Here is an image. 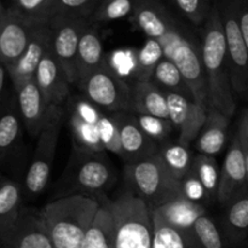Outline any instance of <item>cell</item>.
<instances>
[{"mask_svg":"<svg viewBox=\"0 0 248 248\" xmlns=\"http://www.w3.org/2000/svg\"><path fill=\"white\" fill-rule=\"evenodd\" d=\"M193 26L202 27L212 11L215 0H170Z\"/></svg>","mask_w":248,"mask_h":248,"instance_id":"cell-37","label":"cell"},{"mask_svg":"<svg viewBox=\"0 0 248 248\" xmlns=\"http://www.w3.org/2000/svg\"><path fill=\"white\" fill-rule=\"evenodd\" d=\"M133 115L143 132L153 140H155L157 144L171 140L174 127L170 119H162L157 116L145 115V114L133 113Z\"/></svg>","mask_w":248,"mask_h":248,"instance_id":"cell-36","label":"cell"},{"mask_svg":"<svg viewBox=\"0 0 248 248\" xmlns=\"http://www.w3.org/2000/svg\"><path fill=\"white\" fill-rule=\"evenodd\" d=\"M230 118L218 109L208 106L207 118L199 132L195 142V149L199 154L213 156L222 153L228 140Z\"/></svg>","mask_w":248,"mask_h":248,"instance_id":"cell-21","label":"cell"},{"mask_svg":"<svg viewBox=\"0 0 248 248\" xmlns=\"http://www.w3.org/2000/svg\"><path fill=\"white\" fill-rule=\"evenodd\" d=\"M130 111L135 114L169 119L166 93L152 81H135L130 84Z\"/></svg>","mask_w":248,"mask_h":248,"instance_id":"cell-22","label":"cell"},{"mask_svg":"<svg viewBox=\"0 0 248 248\" xmlns=\"http://www.w3.org/2000/svg\"><path fill=\"white\" fill-rule=\"evenodd\" d=\"M169 1H170V0H169Z\"/></svg>","mask_w":248,"mask_h":248,"instance_id":"cell-46","label":"cell"},{"mask_svg":"<svg viewBox=\"0 0 248 248\" xmlns=\"http://www.w3.org/2000/svg\"><path fill=\"white\" fill-rule=\"evenodd\" d=\"M12 87L16 93L17 106L24 128L31 137H38L47 121L52 106L47 103L34 79Z\"/></svg>","mask_w":248,"mask_h":248,"instance_id":"cell-18","label":"cell"},{"mask_svg":"<svg viewBox=\"0 0 248 248\" xmlns=\"http://www.w3.org/2000/svg\"><path fill=\"white\" fill-rule=\"evenodd\" d=\"M65 119L64 107H51L47 121L38 136V143L22 184L27 198H35L43 194L50 182L58 138Z\"/></svg>","mask_w":248,"mask_h":248,"instance_id":"cell-7","label":"cell"},{"mask_svg":"<svg viewBox=\"0 0 248 248\" xmlns=\"http://www.w3.org/2000/svg\"><path fill=\"white\" fill-rule=\"evenodd\" d=\"M0 248H55L39 216V211L23 208L16 224L0 236Z\"/></svg>","mask_w":248,"mask_h":248,"instance_id":"cell-17","label":"cell"},{"mask_svg":"<svg viewBox=\"0 0 248 248\" xmlns=\"http://www.w3.org/2000/svg\"><path fill=\"white\" fill-rule=\"evenodd\" d=\"M34 80L50 106L64 107L70 97L73 85L51 50L44 56Z\"/></svg>","mask_w":248,"mask_h":248,"instance_id":"cell-19","label":"cell"},{"mask_svg":"<svg viewBox=\"0 0 248 248\" xmlns=\"http://www.w3.org/2000/svg\"><path fill=\"white\" fill-rule=\"evenodd\" d=\"M193 232L205 248H230L232 246L227 241L222 230L208 215L199 218L194 225Z\"/></svg>","mask_w":248,"mask_h":248,"instance_id":"cell-35","label":"cell"},{"mask_svg":"<svg viewBox=\"0 0 248 248\" xmlns=\"http://www.w3.org/2000/svg\"><path fill=\"white\" fill-rule=\"evenodd\" d=\"M124 177L126 190L142 199L152 211L181 195V181L169 173L157 155L125 164Z\"/></svg>","mask_w":248,"mask_h":248,"instance_id":"cell-6","label":"cell"},{"mask_svg":"<svg viewBox=\"0 0 248 248\" xmlns=\"http://www.w3.org/2000/svg\"><path fill=\"white\" fill-rule=\"evenodd\" d=\"M138 0H101L90 16V22L97 26L103 23L130 18Z\"/></svg>","mask_w":248,"mask_h":248,"instance_id":"cell-34","label":"cell"},{"mask_svg":"<svg viewBox=\"0 0 248 248\" xmlns=\"http://www.w3.org/2000/svg\"><path fill=\"white\" fill-rule=\"evenodd\" d=\"M116 179V170L106 152L73 149L56 186L55 196L58 199L69 195H104L115 186Z\"/></svg>","mask_w":248,"mask_h":248,"instance_id":"cell-4","label":"cell"},{"mask_svg":"<svg viewBox=\"0 0 248 248\" xmlns=\"http://www.w3.org/2000/svg\"><path fill=\"white\" fill-rule=\"evenodd\" d=\"M90 19L56 15L50 21L51 51L64 69L73 86L77 84V53L82 31Z\"/></svg>","mask_w":248,"mask_h":248,"instance_id":"cell-11","label":"cell"},{"mask_svg":"<svg viewBox=\"0 0 248 248\" xmlns=\"http://www.w3.org/2000/svg\"><path fill=\"white\" fill-rule=\"evenodd\" d=\"M7 79H10V78L9 74H7L6 68L0 63V107L4 103L7 94L10 93V91L7 90Z\"/></svg>","mask_w":248,"mask_h":248,"instance_id":"cell-43","label":"cell"},{"mask_svg":"<svg viewBox=\"0 0 248 248\" xmlns=\"http://www.w3.org/2000/svg\"><path fill=\"white\" fill-rule=\"evenodd\" d=\"M99 26L90 23L82 31L77 53V84L106 63Z\"/></svg>","mask_w":248,"mask_h":248,"instance_id":"cell-23","label":"cell"},{"mask_svg":"<svg viewBox=\"0 0 248 248\" xmlns=\"http://www.w3.org/2000/svg\"><path fill=\"white\" fill-rule=\"evenodd\" d=\"M164 51L156 40L147 39L135 57L133 78L135 81H149L155 68L164 58Z\"/></svg>","mask_w":248,"mask_h":248,"instance_id":"cell-32","label":"cell"},{"mask_svg":"<svg viewBox=\"0 0 248 248\" xmlns=\"http://www.w3.org/2000/svg\"><path fill=\"white\" fill-rule=\"evenodd\" d=\"M147 39L161 45L165 58L173 62L183 74L198 103L208 107L207 82L201 57L200 36L177 18L166 5L150 10L140 24Z\"/></svg>","mask_w":248,"mask_h":248,"instance_id":"cell-1","label":"cell"},{"mask_svg":"<svg viewBox=\"0 0 248 248\" xmlns=\"http://www.w3.org/2000/svg\"><path fill=\"white\" fill-rule=\"evenodd\" d=\"M236 136L241 144L242 152H244L245 161H246L247 174H248V108L244 109L240 115L239 125H237Z\"/></svg>","mask_w":248,"mask_h":248,"instance_id":"cell-41","label":"cell"},{"mask_svg":"<svg viewBox=\"0 0 248 248\" xmlns=\"http://www.w3.org/2000/svg\"><path fill=\"white\" fill-rule=\"evenodd\" d=\"M65 107L68 125L72 132L73 149L84 152H106L99 137V120L104 110L84 94L70 96Z\"/></svg>","mask_w":248,"mask_h":248,"instance_id":"cell-10","label":"cell"},{"mask_svg":"<svg viewBox=\"0 0 248 248\" xmlns=\"http://www.w3.org/2000/svg\"><path fill=\"white\" fill-rule=\"evenodd\" d=\"M23 127L16 93L12 90L0 107V162L9 159L18 149Z\"/></svg>","mask_w":248,"mask_h":248,"instance_id":"cell-20","label":"cell"},{"mask_svg":"<svg viewBox=\"0 0 248 248\" xmlns=\"http://www.w3.org/2000/svg\"><path fill=\"white\" fill-rule=\"evenodd\" d=\"M1 176H2V174H1V173H0V178H1Z\"/></svg>","mask_w":248,"mask_h":248,"instance_id":"cell-45","label":"cell"},{"mask_svg":"<svg viewBox=\"0 0 248 248\" xmlns=\"http://www.w3.org/2000/svg\"><path fill=\"white\" fill-rule=\"evenodd\" d=\"M220 230L230 245H239L248 236V191L225 206Z\"/></svg>","mask_w":248,"mask_h":248,"instance_id":"cell-26","label":"cell"},{"mask_svg":"<svg viewBox=\"0 0 248 248\" xmlns=\"http://www.w3.org/2000/svg\"><path fill=\"white\" fill-rule=\"evenodd\" d=\"M101 206L97 196L69 195L46 203L39 216L55 248H81Z\"/></svg>","mask_w":248,"mask_h":248,"instance_id":"cell-3","label":"cell"},{"mask_svg":"<svg viewBox=\"0 0 248 248\" xmlns=\"http://www.w3.org/2000/svg\"><path fill=\"white\" fill-rule=\"evenodd\" d=\"M242 36L248 50V0H234Z\"/></svg>","mask_w":248,"mask_h":248,"instance_id":"cell-42","label":"cell"},{"mask_svg":"<svg viewBox=\"0 0 248 248\" xmlns=\"http://www.w3.org/2000/svg\"><path fill=\"white\" fill-rule=\"evenodd\" d=\"M101 0H57L56 15L82 17L90 19L93 10Z\"/></svg>","mask_w":248,"mask_h":248,"instance_id":"cell-39","label":"cell"},{"mask_svg":"<svg viewBox=\"0 0 248 248\" xmlns=\"http://www.w3.org/2000/svg\"><path fill=\"white\" fill-rule=\"evenodd\" d=\"M51 50L50 23L35 24L29 43L18 60L6 68L12 86L34 79L44 56Z\"/></svg>","mask_w":248,"mask_h":248,"instance_id":"cell-15","label":"cell"},{"mask_svg":"<svg viewBox=\"0 0 248 248\" xmlns=\"http://www.w3.org/2000/svg\"><path fill=\"white\" fill-rule=\"evenodd\" d=\"M34 27L10 7L0 14V63L5 68L14 64L26 50Z\"/></svg>","mask_w":248,"mask_h":248,"instance_id":"cell-14","label":"cell"},{"mask_svg":"<svg viewBox=\"0 0 248 248\" xmlns=\"http://www.w3.org/2000/svg\"><path fill=\"white\" fill-rule=\"evenodd\" d=\"M181 195L194 202L202 203V205L208 203L205 188L199 181L196 174L194 173V171H191L188 176L184 177L181 181Z\"/></svg>","mask_w":248,"mask_h":248,"instance_id":"cell-40","label":"cell"},{"mask_svg":"<svg viewBox=\"0 0 248 248\" xmlns=\"http://www.w3.org/2000/svg\"><path fill=\"white\" fill-rule=\"evenodd\" d=\"M109 206L115 222L114 248H153V212L142 199L125 190L114 200L109 199Z\"/></svg>","mask_w":248,"mask_h":248,"instance_id":"cell-5","label":"cell"},{"mask_svg":"<svg viewBox=\"0 0 248 248\" xmlns=\"http://www.w3.org/2000/svg\"><path fill=\"white\" fill-rule=\"evenodd\" d=\"M169 106V119L178 131V142L189 145L195 142L207 118V106L173 93L165 92Z\"/></svg>","mask_w":248,"mask_h":248,"instance_id":"cell-12","label":"cell"},{"mask_svg":"<svg viewBox=\"0 0 248 248\" xmlns=\"http://www.w3.org/2000/svg\"><path fill=\"white\" fill-rule=\"evenodd\" d=\"M224 29L232 84L235 94L248 97V50L234 0H216Z\"/></svg>","mask_w":248,"mask_h":248,"instance_id":"cell-9","label":"cell"},{"mask_svg":"<svg viewBox=\"0 0 248 248\" xmlns=\"http://www.w3.org/2000/svg\"><path fill=\"white\" fill-rule=\"evenodd\" d=\"M200 43L208 106L232 118L236 110V94L232 89L224 29L216 0L210 16L200 27Z\"/></svg>","mask_w":248,"mask_h":248,"instance_id":"cell-2","label":"cell"},{"mask_svg":"<svg viewBox=\"0 0 248 248\" xmlns=\"http://www.w3.org/2000/svg\"><path fill=\"white\" fill-rule=\"evenodd\" d=\"M6 10V6H4V4H2V1L0 0V14H2V12Z\"/></svg>","mask_w":248,"mask_h":248,"instance_id":"cell-44","label":"cell"},{"mask_svg":"<svg viewBox=\"0 0 248 248\" xmlns=\"http://www.w3.org/2000/svg\"><path fill=\"white\" fill-rule=\"evenodd\" d=\"M99 137L104 150L121 156L120 136H119L118 126L114 120L111 113L104 111L99 120Z\"/></svg>","mask_w":248,"mask_h":248,"instance_id":"cell-38","label":"cell"},{"mask_svg":"<svg viewBox=\"0 0 248 248\" xmlns=\"http://www.w3.org/2000/svg\"><path fill=\"white\" fill-rule=\"evenodd\" d=\"M97 198L101 206L86 232L81 248H114L115 222L109 206V199L104 195H98Z\"/></svg>","mask_w":248,"mask_h":248,"instance_id":"cell-25","label":"cell"},{"mask_svg":"<svg viewBox=\"0 0 248 248\" xmlns=\"http://www.w3.org/2000/svg\"><path fill=\"white\" fill-rule=\"evenodd\" d=\"M193 171L205 188L208 203H213L215 201H217L220 182V169L218 166L217 160L213 156L198 153L195 154V159H194Z\"/></svg>","mask_w":248,"mask_h":248,"instance_id":"cell-31","label":"cell"},{"mask_svg":"<svg viewBox=\"0 0 248 248\" xmlns=\"http://www.w3.org/2000/svg\"><path fill=\"white\" fill-rule=\"evenodd\" d=\"M57 0H11L10 7L33 24L50 23L55 16Z\"/></svg>","mask_w":248,"mask_h":248,"instance_id":"cell-33","label":"cell"},{"mask_svg":"<svg viewBox=\"0 0 248 248\" xmlns=\"http://www.w3.org/2000/svg\"><path fill=\"white\" fill-rule=\"evenodd\" d=\"M77 87L89 101L107 113L130 111V84L119 77L107 61L80 80Z\"/></svg>","mask_w":248,"mask_h":248,"instance_id":"cell-8","label":"cell"},{"mask_svg":"<svg viewBox=\"0 0 248 248\" xmlns=\"http://www.w3.org/2000/svg\"><path fill=\"white\" fill-rule=\"evenodd\" d=\"M120 136L121 157L125 164L147 159L157 154L159 144L148 137L138 126L132 111L111 113Z\"/></svg>","mask_w":248,"mask_h":248,"instance_id":"cell-16","label":"cell"},{"mask_svg":"<svg viewBox=\"0 0 248 248\" xmlns=\"http://www.w3.org/2000/svg\"><path fill=\"white\" fill-rule=\"evenodd\" d=\"M152 212L159 215L167 224L182 230H193L198 219L207 215L206 206L178 195Z\"/></svg>","mask_w":248,"mask_h":248,"instance_id":"cell-24","label":"cell"},{"mask_svg":"<svg viewBox=\"0 0 248 248\" xmlns=\"http://www.w3.org/2000/svg\"><path fill=\"white\" fill-rule=\"evenodd\" d=\"M156 155L165 169L177 181H182L193 171L195 154L191 152L189 145L178 142V140H169L160 143Z\"/></svg>","mask_w":248,"mask_h":248,"instance_id":"cell-28","label":"cell"},{"mask_svg":"<svg viewBox=\"0 0 248 248\" xmlns=\"http://www.w3.org/2000/svg\"><path fill=\"white\" fill-rule=\"evenodd\" d=\"M150 81L160 87L164 92H173L191 101H195L193 91L189 87L186 80L184 79L182 72L173 62L167 58L164 57L160 61L150 78Z\"/></svg>","mask_w":248,"mask_h":248,"instance_id":"cell-30","label":"cell"},{"mask_svg":"<svg viewBox=\"0 0 248 248\" xmlns=\"http://www.w3.org/2000/svg\"><path fill=\"white\" fill-rule=\"evenodd\" d=\"M23 186L18 182L0 178V236L11 229L23 211Z\"/></svg>","mask_w":248,"mask_h":248,"instance_id":"cell-27","label":"cell"},{"mask_svg":"<svg viewBox=\"0 0 248 248\" xmlns=\"http://www.w3.org/2000/svg\"><path fill=\"white\" fill-rule=\"evenodd\" d=\"M153 219L155 227L153 248H205L193 230L171 227L155 212H153Z\"/></svg>","mask_w":248,"mask_h":248,"instance_id":"cell-29","label":"cell"},{"mask_svg":"<svg viewBox=\"0 0 248 248\" xmlns=\"http://www.w3.org/2000/svg\"><path fill=\"white\" fill-rule=\"evenodd\" d=\"M248 191V174L244 152L236 133L232 137L224 162L220 169V182L217 201L228 206L232 201Z\"/></svg>","mask_w":248,"mask_h":248,"instance_id":"cell-13","label":"cell"}]
</instances>
